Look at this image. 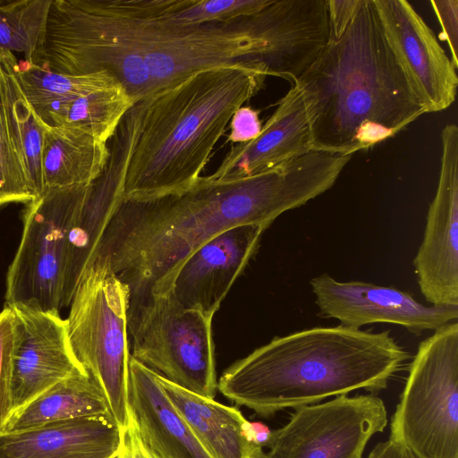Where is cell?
<instances>
[{"label":"cell","mask_w":458,"mask_h":458,"mask_svg":"<svg viewBox=\"0 0 458 458\" xmlns=\"http://www.w3.org/2000/svg\"><path fill=\"white\" fill-rule=\"evenodd\" d=\"M348 161L343 154L310 150L255 175L200 176L177 192L122 199L90 264L106 265L130 295L168 292L179 266L201 244L237 225L268 227L331 189Z\"/></svg>","instance_id":"cell-1"},{"label":"cell","mask_w":458,"mask_h":458,"mask_svg":"<svg viewBox=\"0 0 458 458\" xmlns=\"http://www.w3.org/2000/svg\"><path fill=\"white\" fill-rule=\"evenodd\" d=\"M167 0H52L31 63L73 74L104 72L132 104L191 74L255 63L261 41L233 24L176 26L157 16Z\"/></svg>","instance_id":"cell-2"},{"label":"cell","mask_w":458,"mask_h":458,"mask_svg":"<svg viewBox=\"0 0 458 458\" xmlns=\"http://www.w3.org/2000/svg\"><path fill=\"white\" fill-rule=\"evenodd\" d=\"M266 78L252 63L222 64L136 101L109 140L98 178L120 200L191 187L234 112L263 88Z\"/></svg>","instance_id":"cell-3"},{"label":"cell","mask_w":458,"mask_h":458,"mask_svg":"<svg viewBox=\"0 0 458 458\" xmlns=\"http://www.w3.org/2000/svg\"><path fill=\"white\" fill-rule=\"evenodd\" d=\"M409 353L390 331L315 327L274 337L220 377L218 391L262 417L364 389L377 393Z\"/></svg>","instance_id":"cell-4"},{"label":"cell","mask_w":458,"mask_h":458,"mask_svg":"<svg viewBox=\"0 0 458 458\" xmlns=\"http://www.w3.org/2000/svg\"><path fill=\"white\" fill-rule=\"evenodd\" d=\"M293 83L309 104L312 149L353 155L388 140L425 114L365 0L344 35Z\"/></svg>","instance_id":"cell-5"},{"label":"cell","mask_w":458,"mask_h":458,"mask_svg":"<svg viewBox=\"0 0 458 458\" xmlns=\"http://www.w3.org/2000/svg\"><path fill=\"white\" fill-rule=\"evenodd\" d=\"M129 288L106 265L93 262L70 303L67 327L73 353L102 392L120 428L129 423Z\"/></svg>","instance_id":"cell-6"},{"label":"cell","mask_w":458,"mask_h":458,"mask_svg":"<svg viewBox=\"0 0 458 458\" xmlns=\"http://www.w3.org/2000/svg\"><path fill=\"white\" fill-rule=\"evenodd\" d=\"M389 439L416 458H458L457 320L419 344Z\"/></svg>","instance_id":"cell-7"},{"label":"cell","mask_w":458,"mask_h":458,"mask_svg":"<svg viewBox=\"0 0 458 458\" xmlns=\"http://www.w3.org/2000/svg\"><path fill=\"white\" fill-rule=\"evenodd\" d=\"M127 318L133 359L185 390L215 397L213 318L182 307L170 290L130 295Z\"/></svg>","instance_id":"cell-8"},{"label":"cell","mask_w":458,"mask_h":458,"mask_svg":"<svg viewBox=\"0 0 458 458\" xmlns=\"http://www.w3.org/2000/svg\"><path fill=\"white\" fill-rule=\"evenodd\" d=\"M87 185L47 190L26 204L6 275V306L60 311L68 234Z\"/></svg>","instance_id":"cell-9"},{"label":"cell","mask_w":458,"mask_h":458,"mask_svg":"<svg viewBox=\"0 0 458 458\" xmlns=\"http://www.w3.org/2000/svg\"><path fill=\"white\" fill-rule=\"evenodd\" d=\"M386 424L377 396H336L295 409L284 427L271 431L261 458H362L369 440Z\"/></svg>","instance_id":"cell-10"},{"label":"cell","mask_w":458,"mask_h":458,"mask_svg":"<svg viewBox=\"0 0 458 458\" xmlns=\"http://www.w3.org/2000/svg\"><path fill=\"white\" fill-rule=\"evenodd\" d=\"M440 137L437 188L413 266L420 293L430 305L458 306L457 125L446 124Z\"/></svg>","instance_id":"cell-11"},{"label":"cell","mask_w":458,"mask_h":458,"mask_svg":"<svg viewBox=\"0 0 458 458\" xmlns=\"http://www.w3.org/2000/svg\"><path fill=\"white\" fill-rule=\"evenodd\" d=\"M386 40L426 113L443 111L455 100L457 68L432 30L405 0H373Z\"/></svg>","instance_id":"cell-12"},{"label":"cell","mask_w":458,"mask_h":458,"mask_svg":"<svg viewBox=\"0 0 458 458\" xmlns=\"http://www.w3.org/2000/svg\"><path fill=\"white\" fill-rule=\"evenodd\" d=\"M259 38V65L267 76L293 84L329 41L327 0H271L263 9L232 22Z\"/></svg>","instance_id":"cell-13"},{"label":"cell","mask_w":458,"mask_h":458,"mask_svg":"<svg viewBox=\"0 0 458 458\" xmlns=\"http://www.w3.org/2000/svg\"><path fill=\"white\" fill-rule=\"evenodd\" d=\"M310 283L320 314L344 327L360 328L369 324L390 323L420 335L458 318V306L425 305L394 287L340 282L327 274Z\"/></svg>","instance_id":"cell-14"},{"label":"cell","mask_w":458,"mask_h":458,"mask_svg":"<svg viewBox=\"0 0 458 458\" xmlns=\"http://www.w3.org/2000/svg\"><path fill=\"white\" fill-rule=\"evenodd\" d=\"M10 308L16 319L13 377L14 415L58 382L73 374L86 372L72 349L67 320L63 319L59 312L23 306Z\"/></svg>","instance_id":"cell-15"},{"label":"cell","mask_w":458,"mask_h":458,"mask_svg":"<svg viewBox=\"0 0 458 458\" xmlns=\"http://www.w3.org/2000/svg\"><path fill=\"white\" fill-rule=\"evenodd\" d=\"M267 227L229 228L192 251L177 268L170 291L184 308L213 318L236 278L256 253Z\"/></svg>","instance_id":"cell-16"},{"label":"cell","mask_w":458,"mask_h":458,"mask_svg":"<svg viewBox=\"0 0 458 458\" xmlns=\"http://www.w3.org/2000/svg\"><path fill=\"white\" fill-rule=\"evenodd\" d=\"M312 149L310 112L297 83L279 100L259 135L232 147L210 179L225 181L255 175L280 166Z\"/></svg>","instance_id":"cell-17"},{"label":"cell","mask_w":458,"mask_h":458,"mask_svg":"<svg viewBox=\"0 0 458 458\" xmlns=\"http://www.w3.org/2000/svg\"><path fill=\"white\" fill-rule=\"evenodd\" d=\"M130 417L156 458H212L165 395L156 373L130 355Z\"/></svg>","instance_id":"cell-18"},{"label":"cell","mask_w":458,"mask_h":458,"mask_svg":"<svg viewBox=\"0 0 458 458\" xmlns=\"http://www.w3.org/2000/svg\"><path fill=\"white\" fill-rule=\"evenodd\" d=\"M121 437L110 415L54 421L0 434V458H113Z\"/></svg>","instance_id":"cell-19"},{"label":"cell","mask_w":458,"mask_h":458,"mask_svg":"<svg viewBox=\"0 0 458 458\" xmlns=\"http://www.w3.org/2000/svg\"><path fill=\"white\" fill-rule=\"evenodd\" d=\"M165 395L212 458H261L251 422L231 406L185 390L156 374Z\"/></svg>","instance_id":"cell-20"},{"label":"cell","mask_w":458,"mask_h":458,"mask_svg":"<svg viewBox=\"0 0 458 458\" xmlns=\"http://www.w3.org/2000/svg\"><path fill=\"white\" fill-rule=\"evenodd\" d=\"M17 68L14 54L0 49V206L37 199L22 146Z\"/></svg>","instance_id":"cell-21"},{"label":"cell","mask_w":458,"mask_h":458,"mask_svg":"<svg viewBox=\"0 0 458 458\" xmlns=\"http://www.w3.org/2000/svg\"><path fill=\"white\" fill-rule=\"evenodd\" d=\"M108 155L107 143L85 132L47 126L42 156L44 191L89 184L101 174Z\"/></svg>","instance_id":"cell-22"},{"label":"cell","mask_w":458,"mask_h":458,"mask_svg":"<svg viewBox=\"0 0 458 458\" xmlns=\"http://www.w3.org/2000/svg\"><path fill=\"white\" fill-rule=\"evenodd\" d=\"M99 415H110L106 399L89 375L81 372L58 382L16 412L3 433Z\"/></svg>","instance_id":"cell-23"},{"label":"cell","mask_w":458,"mask_h":458,"mask_svg":"<svg viewBox=\"0 0 458 458\" xmlns=\"http://www.w3.org/2000/svg\"><path fill=\"white\" fill-rule=\"evenodd\" d=\"M131 105L124 89L116 83L55 105L38 118L47 127L78 130L108 143Z\"/></svg>","instance_id":"cell-24"},{"label":"cell","mask_w":458,"mask_h":458,"mask_svg":"<svg viewBox=\"0 0 458 458\" xmlns=\"http://www.w3.org/2000/svg\"><path fill=\"white\" fill-rule=\"evenodd\" d=\"M17 72L22 92L38 116L55 105L118 83L104 72L60 73L26 60L18 61Z\"/></svg>","instance_id":"cell-25"},{"label":"cell","mask_w":458,"mask_h":458,"mask_svg":"<svg viewBox=\"0 0 458 458\" xmlns=\"http://www.w3.org/2000/svg\"><path fill=\"white\" fill-rule=\"evenodd\" d=\"M52 0L0 1V49L31 61L46 34Z\"/></svg>","instance_id":"cell-26"},{"label":"cell","mask_w":458,"mask_h":458,"mask_svg":"<svg viewBox=\"0 0 458 458\" xmlns=\"http://www.w3.org/2000/svg\"><path fill=\"white\" fill-rule=\"evenodd\" d=\"M271 0H172L157 18L176 26L229 24L258 13Z\"/></svg>","instance_id":"cell-27"},{"label":"cell","mask_w":458,"mask_h":458,"mask_svg":"<svg viewBox=\"0 0 458 458\" xmlns=\"http://www.w3.org/2000/svg\"><path fill=\"white\" fill-rule=\"evenodd\" d=\"M16 319L12 308L0 311V434L14 413L13 395Z\"/></svg>","instance_id":"cell-28"},{"label":"cell","mask_w":458,"mask_h":458,"mask_svg":"<svg viewBox=\"0 0 458 458\" xmlns=\"http://www.w3.org/2000/svg\"><path fill=\"white\" fill-rule=\"evenodd\" d=\"M18 109L27 167L38 198L44 191L42 156L47 126L28 103L22 89Z\"/></svg>","instance_id":"cell-29"},{"label":"cell","mask_w":458,"mask_h":458,"mask_svg":"<svg viewBox=\"0 0 458 458\" xmlns=\"http://www.w3.org/2000/svg\"><path fill=\"white\" fill-rule=\"evenodd\" d=\"M430 4L442 29L441 39L446 41L451 60L458 68V0H431Z\"/></svg>","instance_id":"cell-30"},{"label":"cell","mask_w":458,"mask_h":458,"mask_svg":"<svg viewBox=\"0 0 458 458\" xmlns=\"http://www.w3.org/2000/svg\"><path fill=\"white\" fill-rule=\"evenodd\" d=\"M229 127L227 141L243 144L256 139L262 129L259 111L250 106H241L233 114Z\"/></svg>","instance_id":"cell-31"},{"label":"cell","mask_w":458,"mask_h":458,"mask_svg":"<svg viewBox=\"0 0 458 458\" xmlns=\"http://www.w3.org/2000/svg\"><path fill=\"white\" fill-rule=\"evenodd\" d=\"M365 0H327L329 41L338 40Z\"/></svg>","instance_id":"cell-32"},{"label":"cell","mask_w":458,"mask_h":458,"mask_svg":"<svg viewBox=\"0 0 458 458\" xmlns=\"http://www.w3.org/2000/svg\"><path fill=\"white\" fill-rule=\"evenodd\" d=\"M113 458H156L141 443L131 417L122 429L121 443Z\"/></svg>","instance_id":"cell-33"},{"label":"cell","mask_w":458,"mask_h":458,"mask_svg":"<svg viewBox=\"0 0 458 458\" xmlns=\"http://www.w3.org/2000/svg\"><path fill=\"white\" fill-rule=\"evenodd\" d=\"M367 458H416L403 445L388 439L378 443Z\"/></svg>","instance_id":"cell-34"},{"label":"cell","mask_w":458,"mask_h":458,"mask_svg":"<svg viewBox=\"0 0 458 458\" xmlns=\"http://www.w3.org/2000/svg\"><path fill=\"white\" fill-rule=\"evenodd\" d=\"M271 435V430L260 422H251L252 442L260 447L267 445Z\"/></svg>","instance_id":"cell-35"}]
</instances>
